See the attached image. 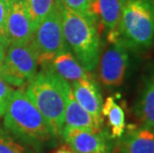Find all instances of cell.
Instances as JSON below:
<instances>
[{"mask_svg":"<svg viewBox=\"0 0 154 153\" xmlns=\"http://www.w3.org/2000/svg\"><path fill=\"white\" fill-rule=\"evenodd\" d=\"M71 90V84L61 79L47 68L27 84L26 94L41 112L50 126L53 135H61L64 128L66 96Z\"/></svg>","mask_w":154,"mask_h":153,"instance_id":"1","label":"cell"},{"mask_svg":"<svg viewBox=\"0 0 154 153\" xmlns=\"http://www.w3.org/2000/svg\"><path fill=\"white\" fill-rule=\"evenodd\" d=\"M128 50L145 51L154 44V0H123L117 29L107 34Z\"/></svg>","mask_w":154,"mask_h":153,"instance_id":"2","label":"cell"},{"mask_svg":"<svg viewBox=\"0 0 154 153\" xmlns=\"http://www.w3.org/2000/svg\"><path fill=\"white\" fill-rule=\"evenodd\" d=\"M3 116L5 130L21 141L42 143L54 136L43 115L22 89L12 93Z\"/></svg>","mask_w":154,"mask_h":153,"instance_id":"3","label":"cell"},{"mask_svg":"<svg viewBox=\"0 0 154 153\" xmlns=\"http://www.w3.org/2000/svg\"><path fill=\"white\" fill-rule=\"evenodd\" d=\"M63 34L65 43L82 66L88 72H93L99 65L100 42L97 25L62 3Z\"/></svg>","mask_w":154,"mask_h":153,"instance_id":"4","label":"cell"},{"mask_svg":"<svg viewBox=\"0 0 154 153\" xmlns=\"http://www.w3.org/2000/svg\"><path fill=\"white\" fill-rule=\"evenodd\" d=\"M30 43L42 68L47 67L57 55L68 49L63 34L61 0H56L53 10L34 30Z\"/></svg>","mask_w":154,"mask_h":153,"instance_id":"5","label":"cell"},{"mask_svg":"<svg viewBox=\"0 0 154 153\" xmlns=\"http://www.w3.org/2000/svg\"><path fill=\"white\" fill-rule=\"evenodd\" d=\"M38 66L31 43L9 44L0 78L11 87L23 89L36 76Z\"/></svg>","mask_w":154,"mask_h":153,"instance_id":"6","label":"cell"},{"mask_svg":"<svg viewBox=\"0 0 154 153\" xmlns=\"http://www.w3.org/2000/svg\"><path fill=\"white\" fill-rule=\"evenodd\" d=\"M109 45L100 58V78L107 87L123 84L129 67L128 49L119 41H109Z\"/></svg>","mask_w":154,"mask_h":153,"instance_id":"7","label":"cell"},{"mask_svg":"<svg viewBox=\"0 0 154 153\" xmlns=\"http://www.w3.org/2000/svg\"><path fill=\"white\" fill-rule=\"evenodd\" d=\"M33 29L25 0H9L5 38L9 44L30 43Z\"/></svg>","mask_w":154,"mask_h":153,"instance_id":"8","label":"cell"},{"mask_svg":"<svg viewBox=\"0 0 154 153\" xmlns=\"http://www.w3.org/2000/svg\"><path fill=\"white\" fill-rule=\"evenodd\" d=\"M62 136L75 153H106V137L100 132L64 126Z\"/></svg>","mask_w":154,"mask_h":153,"instance_id":"9","label":"cell"},{"mask_svg":"<svg viewBox=\"0 0 154 153\" xmlns=\"http://www.w3.org/2000/svg\"><path fill=\"white\" fill-rule=\"evenodd\" d=\"M71 90L79 105L86 109L94 119L103 123L101 107L103 103L100 89L94 79L81 80L72 83Z\"/></svg>","mask_w":154,"mask_h":153,"instance_id":"10","label":"cell"},{"mask_svg":"<svg viewBox=\"0 0 154 153\" xmlns=\"http://www.w3.org/2000/svg\"><path fill=\"white\" fill-rule=\"evenodd\" d=\"M47 68L54 74L67 82H78L81 80L93 79V76L79 63L73 53L66 49L57 55Z\"/></svg>","mask_w":154,"mask_h":153,"instance_id":"11","label":"cell"},{"mask_svg":"<svg viewBox=\"0 0 154 153\" xmlns=\"http://www.w3.org/2000/svg\"><path fill=\"white\" fill-rule=\"evenodd\" d=\"M64 126L93 132L101 131V123L94 119L86 109L79 105L73 96L72 90H69L66 96Z\"/></svg>","mask_w":154,"mask_h":153,"instance_id":"12","label":"cell"},{"mask_svg":"<svg viewBox=\"0 0 154 153\" xmlns=\"http://www.w3.org/2000/svg\"><path fill=\"white\" fill-rule=\"evenodd\" d=\"M134 112L144 126L154 128V70L143 78Z\"/></svg>","mask_w":154,"mask_h":153,"instance_id":"13","label":"cell"},{"mask_svg":"<svg viewBox=\"0 0 154 153\" xmlns=\"http://www.w3.org/2000/svg\"><path fill=\"white\" fill-rule=\"evenodd\" d=\"M123 0H96L94 13L100 19L107 34L114 33L119 26Z\"/></svg>","mask_w":154,"mask_h":153,"instance_id":"14","label":"cell"},{"mask_svg":"<svg viewBox=\"0 0 154 153\" xmlns=\"http://www.w3.org/2000/svg\"><path fill=\"white\" fill-rule=\"evenodd\" d=\"M125 153H154V128L142 126L129 133L123 142Z\"/></svg>","mask_w":154,"mask_h":153,"instance_id":"15","label":"cell"},{"mask_svg":"<svg viewBox=\"0 0 154 153\" xmlns=\"http://www.w3.org/2000/svg\"><path fill=\"white\" fill-rule=\"evenodd\" d=\"M101 115L106 118L111 132V137L119 138L125 130V116L121 106L113 96H109L101 107Z\"/></svg>","mask_w":154,"mask_h":153,"instance_id":"16","label":"cell"},{"mask_svg":"<svg viewBox=\"0 0 154 153\" xmlns=\"http://www.w3.org/2000/svg\"><path fill=\"white\" fill-rule=\"evenodd\" d=\"M33 32L53 10L56 0H25Z\"/></svg>","mask_w":154,"mask_h":153,"instance_id":"17","label":"cell"},{"mask_svg":"<svg viewBox=\"0 0 154 153\" xmlns=\"http://www.w3.org/2000/svg\"><path fill=\"white\" fill-rule=\"evenodd\" d=\"M94 1L96 0H61L65 7L97 25V18L94 13Z\"/></svg>","mask_w":154,"mask_h":153,"instance_id":"18","label":"cell"},{"mask_svg":"<svg viewBox=\"0 0 154 153\" xmlns=\"http://www.w3.org/2000/svg\"><path fill=\"white\" fill-rule=\"evenodd\" d=\"M0 153H27L25 148L13 139L10 134L0 126Z\"/></svg>","mask_w":154,"mask_h":153,"instance_id":"19","label":"cell"},{"mask_svg":"<svg viewBox=\"0 0 154 153\" xmlns=\"http://www.w3.org/2000/svg\"><path fill=\"white\" fill-rule=\"evenodd\" d=\"M13 92L14 90L10 84H8L2 78H0V118L4 115Z\"/></svg>","mask_w":154,"mask_h":153,"instance_id":"20","label":"cell"},{"mask_svg":"<svg viewBox=\"0 0 154 153\" xmlns=\"http://www.w3.org/2000/svg\"><path fill=\"white\" fill-rule=\"evenodd\" d=\"M9 0H0V36L5 38V23L7 19ZM6 39V38H5Z\"/></svg>","mask_w":154,"mask_h":153,"instance_id":"21","label":"cell"},{"mask_svg":"<svg viewBox=\"0 0 154 153\" xmlns=\"http://www.w3.org/2000/svg\"><path fill=\"white\" fill-rule=\"evenodd\" d=\"M8 46H9L8 41L6 40L4 37L0 36V75H1L3 65H4V61H5V57H6V51H7Z\"/></svg>","mask_w":154,"mask_h":153,"instance_id":"22","label":"cell"},{"mask_svg":"<svg viewBox=\"0 0 154 153\" xmlns=\"http://www.w3.org/2000/svg\"><path fill=\"white\" fill-rule=\"evenodd\" d=\"M53 153H75V152L68 144H64V145L60 146L58 149H56Z\"/></svg>","mask_w":154,"mask_h":153,"instance_id":"23","label":"cell"}]
</instances>
